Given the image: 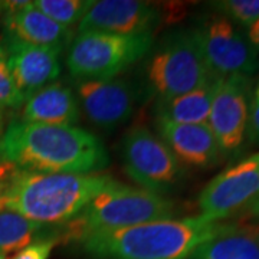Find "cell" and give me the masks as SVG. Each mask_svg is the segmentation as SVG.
Instances as JSON below:
<instances>
[{"label": "cell", "mask_w": 259, "mask_h": 259, "mask_svg": "<svg viewBox=\"0 0 259 259\" xmlns=\"http://www.w3.org/2000/svg\"><path fill=\"white\" fill-rule=\"evenodd\" d=\"M5 133V121H3V112H0V139Z\"/></svg>", "instance_id": "4316f807"}, {"label": "cell", "mask_w": 259, "mask_h": 259, "mask_svg": "<svg viewBox=\"0 0 259 259\" xmlns=\"http://www.w3.org/2000/svg\"><path fill=\"white\" fill-rule=\"evenodd\" d=\"M246 143L249 146L259 144V78L256 79V82L252 85V93H250Z\"/></svg>", "instance_id": "603a6c76"}, {"label": "cell", "mask_w": 259, "mask_h": 259, "mask_svg": "<svg viewBox=\"0 0 259 259\" xmlns=\"http://www.w3.org/2000/svg\"><path fill=\"white\" fill-rule=\"evenodd\" d=\"M222 78L212 76L196 90L168 100L154 102L156 121L175 124H206L209 120L213 97Z\"/></svg>", "instance_id": "ac0fdd59"}, {"label": "cell", "mask_w": 259, "mask_h": 259, "mask_svg": "<svg viewBox=\"0 0 259 259\" xmlns=\"http://www.w3.org/2000/svg\"><path fill=\"white\" fill-rule=\"evenodd\" d=\"M79 112L74 90L64 83L54 82L23 102L20 120L45 125H75L79 120Z\"/></svg>", "instance_id": "2e32d148"}, {"label": "cell", "mask_w": 259, "mask_h": 259, "mask_svg": "<svg viewBox=\"0 0 259 259\" xmlns=\"http://www.w3.org/2000/svg\"><path fill=\"white\" fill-rule=\"evenodd\" d=\"M210 5L216 13L241 29H248L259 19V0H221Z\"/></svg>", "instance_id": "44dd1931"}, {"label": "cell", "mask_w": 259, "mask_h": 259, "mask_svg": "<svg viewBox=\"0 0 259 259\" xmlns=\"http://www.w3.org/2000/svg\"><path fill=\"white\" fill-rule=\"evenodd\" d=\"M252 85L248 76L222 78L218 83L207 125L222 157H236L245 147Z\"/></svg>", "instance_id": "30bf717a"}, {"label": "cell", "mask_w": 259, "mask_h": 259, "mask_svg": "<svg viewBox=\"0 0 259 259\" xmlns=\"http://www.w3.org/2000/svg\"><path fill=\"white\" fill-rule=\"evenodd\" d=\"M246 36L249 39L250 45L255 48L259 55V19L249 28L246 29Z\"/></svg>", "instance_id": "d4e9b609"}, {"label": "cell", "mask_w": 259, "mask_h": 259, "mask_svg": "<svg viewBox=\"0 0 259 259\" xmlns=\"http://www.w3.org/2000/svg\"><path fill=\"white\" fill-rule=\"evenodd\" d=\"M204 62L218 78L248 76L259 71V55L246 33L219 13L206 15L193 28Z\"/></svg>", "instance_id": "ba28073f"}, {"label": "cell", "mask_w": 259, "mask_h": 259, "mask_svg": "<svg viewBox=\"0 0 259 259\" xmlns=\"http://www.w3.org/2000/svg\"><path fill=\"white\" fill-rule=\"evenodd\" d=\"M23 102L25 97L20 94L13 81L5 54L0 48V112L5 110H16L23 105Z\"/></svg>", "instance_id": "7402d4cb"}, {"label": "cell", "mask_w": 259, "mask_h": 259, "mask_svg": "<svg viewBox=\"0 0 259 259\" xmlns=\"http://www.w3.org/2000/svg\"><path fill=\"white\" fill-rule=\"evenodd\" d=\"M75 94L87 120L102 130L125 124L134 114L139 97L134 85L121 78L78 81Z\"/></svg>", "instance_id": "8fae6325"}, {"label": "cell", "mask_w": 259, "mask_h": 259, "mask_svg": "<svg viewBox=\"0 0 259 259\" xmlns=\"http://www.w3.org/2000/svg\"><path fill=\"white\" fill-rule=\"evenodd\" d=\"M121 161L125 175L151 193H170L182 183L185 170L157 134L134 127L121 141Z\"/></svg>", "instance_id": "52a82bcc"}, {"label": "cell", "mask_w": 259, "mask_h": 259, "mask_svg": "<svg viewBox=\"0 0 259 259\" xmlns=\"http://www.w3.org/2000/svg\"><path fill=\"white\" fill-rule=\"evenodd\" d=\"M0 259H8V256L6 255H0Z\"/></svg>", "instance_id": "83f0119b"}, {"label": "cell", "mask_w": 259, "mask_h": 259, "mask_svg": "<svg viewBox=\"0 0 259 259\" xmlns=\"http://www.w3.org/2000/svg\"><path fill=\"white\" fill-rule=\"evenodd\" d=\"M189 259H259V225H223Z\"/></svg>", "instance_id": "e0dca14e"}, {"label": "cell", "mask_w": 259, "mask_h": 259, "mask_svg": "<svg viewBox=\"0 0 259 259\" xmlns=\"http://www.w3.org/2000/svg\"><path fill=\"white\" fill-rule=\"evenodd\" d=\"M157 136L182 167L207 170L222 161V153L206 124H175L156 121Z\"/></svg>", "instance_id": "9a60e30c"}, {"label": "cell", "mask_w": 259, "mask_h": 259, "mask_svg": "<svg viewBox=\"0 0 259 259\" xmlns=\"http://www.w3.org/2000/svg\"><path fill=\"white\" fill-rule=\"evenodd\" d=\"M176 206L161 194L130 187L114 180L58 233L68 241H81L88 233L136 226L146 222L173 219Z\"/></svg>", "instance_id": "277c9868"}, {"label": "cell", "mask_w": 259, "mask_h": 259, "mask_svg": "<svg viewBox=\"0 0 259 259\" xmlns=\"http://www.w3.org/2000/svg\"><path fill=\"white\" fill-rule=\"evenodd\" d=\"M0 161L36 173L90 175L107 168L110 156L87 130L13 120L0 139Z\"/></svg>", "instance_id": "6da1fadb"}, {"label": "cell", "mask_w": 259, "mask_h": 259, "mask_svg": "<svg viewBox=\"0 0 259 259\" xmlns=\"http://www.w3.org/2000/svg\"><path fill=\"white\" fill-rule=\"evenodd\" d=\"M115 179L105 173L51 175L8 164L2 176V206L40 225H66Z\"/></svg>", "instance_id": "7a4b0ae2"}, {"label": "cell", "mask_w": 259, "mask_h": 259, "mask_svg": "<svg viewBox=\"0 0 259 259\" xmlns=\"http://www.w3.org/2000/svg\"><path fill=\"white\" fill-rule=\"evenodd\" d=\"M45 225L33 222L12 210H0V255H8L44 239Z\"/></svg>", "instance_id": "d6986e66"}, {"label": "cell", "mask_w": 259, "mask_h": 259, "mask_svg": "<svg viewBox=\"0 0 259 259\" xmlns=\"http://www.w3.org/2000/svg\"><path fill=\"white\" fill-rule=\"evenodd\" d=\"M56 238H44L19 250L12 259H48L58 243Z\"/></svg>", "instance_id": "cb8c5ba5"}, {"label": "cell", "mask_w": 259, "mask_h": 259, "mask_svg": "<svg viewBox=\"0 0 259 259\" xmlns=\"http://www.w3.org/2000/svg\"><path fill=\"white\" fill-rule=\"evenodd\" d=\"M0 210H3V207H2V202H0Z\"/></svg>", "instance_id": "f1b7e54d"}, {"label": "cell", "mask_w": 259, "mask_h": 259, "mask_svg": "<svg viewBox=\"0 0 259 259\" xmlns=\"http://www.w3.org/2000/svg\"><path fill=\"white\" fill-rule=\"evenodd\" d=\"M259 196V153L242 158L204 186L199 196L200 216L221 222L245 212Z\"/></svg>", "instance_id": "9c48e42d"}, {"label": "cell", "mask_w": 259, "mask_h": 259, "mask_svg": "<svg viewBox=\"0 0 259 259\" xmlns=\"http://www.w3.org/2000/svg\"><path fill=\"white\" fill-rule=\"evenodd\" d=\"M0 48L13 81L25 97V101L42 88L56 82L61 75L62 66L59 51L29 45L9 36L2 37Z\"/></svg>", "instance_id": "4fadbf2b"}, {"label": "cell", "mask_w": 259, "mask_h": 259, "mask_svg": "<svg viewBox=\"0 0 259 259\" xmlns=\"http://www.w3.org/2000/svg\"><path fill=\"white\" fill-rule=\"evenodd\" d=\"M245 214L250 219H255L259 222V196L248 206V209L245 210Z\"/></svg>", "instance_id": "484cf974"}, {"label": "cell", "mask_w": 259, "mask_h": 259, "mask_svg": "<svg viewBox=\"0 0 259 259\" xmlns=\"http://www.w3.org/2000/svg\"><path fill=\"white\" fill-rule=\"evenodd\" d=\"M3 36L62 52L74 39L72 30L58 25L35 8L33 2H0Z\"/></svg>", "instance_id": "5bb4252c"}, {"label": "cell", "mask_w": 259, "mask_h": 259, "mask_svg": "<svg viewBox=\"0 0 259 259\" xmlns=\"http://www.w3.org/2000/svg\"><path fill=\"white\" fill-rule=\"evenodd\" d=\"M153 42V35L121 36L82 32L69 44L65 64L76 81L111 79L144 59Z\"/></svg>", "instance_id": "8992f818"}, {"label": "cell", "mask_w": 259, "mask_h": 259, "mask_svg": "<svg viewBox=\"0 0 259 259\" xmlns=\"http://www.w3.org/2000/svg\"><path fill=\"white\" fill-rule=\"evenodd\" d=\"M222 226L203 216L173 218L93 232L79 242L93 259H189Z\"/></svg>", "instance_id": "3957f363"}, {"label": "cell", "mask_w": 259, "mask_h": 259, "mask_svg": "<svg viewBox=\"0 0 259 259\" xmlns=\"http://www.w3.org/2000/svg\"><path fill=\"white\" fill-rule=\"evenodd\" d=\"M93 0H36L35 8L64 28L72 29L93 6Z\"/></svg>", "instance_id": "ffe728a7"}, {"label": "cell", "mask_w": 259, "mask_h": 259, "mask_svg": "<svg viewBox=\"0 0 259 259\" xmlns=\"http://www.w3.org/2000/svg\"><path fill=\"white\" fill-rule=\"evenodd\" d=\"M158 20V10L146 2L102 0L94 2L78 23L76 32H102L121 36L153 35Z\"/></svg>", "instance_id": "7c38bea8"}, {"label": "cell", "mask_w": 259, "mask_h": 259, "mask_svg": "<svg viewBox=\"0 0 259 259\" xmlns=\"http://www.w3.org/2000/svg\"><path fill=\"white\" fill-rule=\"evenodd\" d=\"M141 75L144 93L156 101L190 93L214 76L204 62L193 28L173 30L150 49Z\"/></svg>", "instance_id": "5b68a950"}]
</instances>
